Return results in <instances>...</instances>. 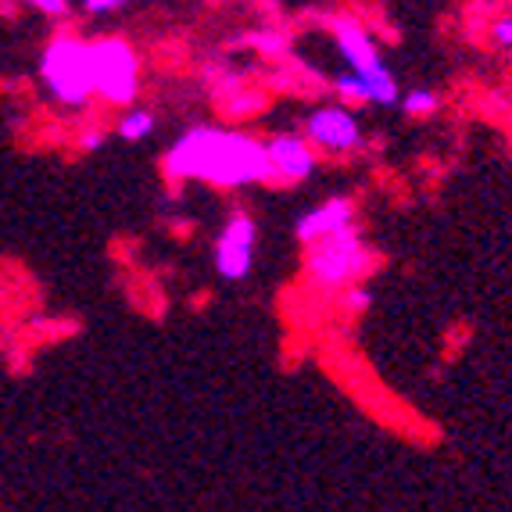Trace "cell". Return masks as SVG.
<instances>
[{"mask_svg": "<svg viewBox=\"0 0 512 512\" xmlns=\"http://www.w3.org/2000/svg\"><path fill=\"white\" fill-rule=\"evenodd\" d=\"M169 180H197L219 190H240L273 180L269 147L251 133L222 126H194L165 151Z\"/></svg>", "mask_w": 512, "mask_h": 512, "instance_id": "6da1fadb", "label": "cell"}, {"mask_svg": "<svg viewBox=\"0 0 512 512\" xmlns=\"http://www.w3.org/2000/svg\"><path fill=\"white\" fill-rule=\"evenodd\" d=\"M369 269H373V248L362 240L359 222L341 233H330V237L316 240V244H308L305 276L323 294H344Z\"/></svg>", "mask_w": 512, "mask_h": 512, "instance_id": "7a4b0ae2", "label": "cell"}, {"mask_svg": "<svg viewBox=\"0 0 512 512\" xmlns=\"http://www.w3.org/2000/svg\"><path fill=\"white\" fill-rule=\"evenodd\" d=\"M43 90L61 108H86L94 101V65H90V40L76 33L54 36L40 54Z\"/></svg>", "mask_w": 512, "mask_h": 512, "instance_id": "3957f363", "label": "cell"}, {"mask_svg": "<svg viewBox=\"0 0 512 512\" xmlns=\"http://www.w3.org/2000/svg\"><path fill=\"white\" fill-rule=\"evenodd\" d=\"M90 65H94L97 101L129 108L140 97V54L122 36L90 40Z\"/></svg>", "mask_w": 512, "mask_h": 512, "instance_id": "277c9868", "label": "cell"}, {"mask_svg": "<svg viewBox=\"0 0 512 512\" xmlns=\"http://www.w3.org/2000/svg\"><path fill=\"white\" fill-rule=\"evenodd\" d=\"M330 33H333V43H337V51L341 58L348 61L351 72H359L362 79H369L373 86V104H398V83L394 76L387 72L384 58L376 51L373 36L366 33L362 22L355 18L341 15V18H330Z\"/></svg>", "mask_w": 512, "mask_h": 512, "instance_id": "5b68a950", "label": "cell"}, {"mask_svg": "<svg viewBox=\"0 0 512 512\" xmlns=\"http://www.w3.org/2000/svg\"><path fill=\"white\" fill-rule=\"evenodd\" d=\"M255 244H258V226L251 215L233 212L222 222L219 237H215V273L222 280H248L255 269Z\"/></svg>", "mask_w": 512, "mask_h": 512, "instance_id": "8992f818", "label": "cell"}, {"mask_svg": "<svg viewBox=\"0 0 512 512\" xmlns=\"http://www.w3.org/2000/svg\"><path fill=\"white\" fill-rule=\"evenodd\" d=\"M305 137L326 154H351L362 147V126L348 104H323V108L308 111Z\"/></svg>", "mask_w": 512, "mask_h": 512, "instance_id": "52a82bcc", "label": "cell"}, {"mask_svg": "<svg viewBox=\"0 0 512 512\" xmlns=\"http://www.w3.org/2000/svg\"><path fill=\"white\" fill-rule=\"evenodd\" d=\"M269 147V165H273V180L301 183L308 180L319 165V147L305 133H276L265 140Z\"/></svg>", "mask_w": 512, "mask_h": 512, "instance_id": "ba28073f", "label": "cell"}, {"mask_svg": "<svg viewBox=\"0 0 512 512\" xmlns=\"http://www.w3.org/2000/svg\"><path fill=\"white\" fill-rule=\"evenodd\" d=\"M348 226H355V201L351 197H330L319 208L301 215L294 233H298V240L308 248V244H316V240L330 237V233L348 230Z\"/></svg>", "mask_w": 512, "mask_h": 512, "instance_id": "9c48e42d", "label": "cell"}, {"mask_svg": "<svg viewBox=\"0 0 512 512\" xmlns=\"http://www.w3.org/2000/svg\"><path fill=\"white\" fill-rule=\"evenodd\" d=\"M212 94H215L219 111H226L230 119H248V115H255V111L265 104L262 90L244 83V79L233 76V72H222V76L212 79Z\"/></svg>", "mask_w": 512, "mask_h": 512, "instance_id": "30bf717a", "label": "cell"}, {"mask_svg": "<svg viewBox=\"0 0 512 512\" xmlns=\"http://www.w3.org/2000/svg\"><path fill=\"white\" fill-rule=\"evenodd\" d=\"M115 133H119L122 140H129V144L147 140L154 133V115L147 108H129L119 119V126H115Z\"/></svg>", "mask_w": 512, "mask_h": 512, "instance_id": "8fae6325", "label": "cell"}, {"mask_svg": "<svg viewBox=\"0 0 512 512\" xmlns=\"http://www.w3.org/2000/svg\"><path fill=\"white\" fill-rule=\"evenodd\" d=\"M248 43L262 54V58H280V54L287 51V36H283V29H255V33L248 36Z\"/></svg>", "mask_w": 512, "mask_h": 512, "instance_id": "7c38bea8", "label": "cell"}, {"mask_svg": "<svg viewBox=\"0 0 512 512\" xmlns=\"http://www.w3.org/2000/svg\"><path fill=\"white\" fill-rule=\"evenodd\" d=\"M402 111L412 119H423V115H434L437 111V94L434 90H409L402 97Z\"/></svg>", "mask_w": 512, "mask_h": 512, "instance_id": "4fadbf2b", "label": "cell"}, {"mask_svg": "<svg viewBox=\"0 0 512 512\" xmlns=\"http://www.w3.org/2000/svg\"><path fill=\"white\" fill-rule=\"evenodd\" d=\"M369 305H373V294L362 291V287H355V283H351L348 291H344V308H348L351 316H359V312H366Z\"/></svg>", "mask_w": 512, "mask_h": 512, "instance_id": "5bb4252c", "label": "cell"}, {"mask_svg": "<svg viewBox=\"0 0 512 512\" xmlns=\"http://www.w3.org/2000/svg\"><path fill=\"white\" fill-rule=\"evenodd\" d=\"M22 4H29V8L40 11V15H47V18L69 15V0H22Z\"/></svg>", "mask_w": 512, "mask_h": 512, "instance_id": "9a60e30c", "label": "cell"}, {"mask_svg": "<svg viewBox=\"0 0 512 512\" xmlns=\"http://www.w3.org/2000/svg\"><path fill=\"white\" fill-rule=\"evenodd\" d=\"M491 40H495L498 47H505V51H512V15L495 18V26H491Z\"/></svg>", "mask_w": 512, "mask_h": 512, "instance_id": "2e32d148", "label": "cell"}, {"mask_svg": "<svg viewBox=\"0 0 512 512\" xmlns=\"http://www.w3.org/2000/svg\"><path fill=\"white\" fill-rule=\"evenodd\" d=\"M104 140H108V133H104L101 126H90L79 133V147H83V151H101Z\"/></svg>", "mask_w": 512, "mask_h": 512, "instance_id": "e0dca14e", "label": "cell"}, {"mask_svg": "<svg viewBox=\"0 0 512 512\" xmlns=\"http://www.w3.org/2000/svg\"><path fill=\"white\" fill-rule=\"evenodd\" d=\"M122 8H126V0H83V11H90V15H111Z\"/></svg>", "mask_w": 512, "mask_h": 512, "instance_id": "ac0fdd59", "label": "cell"}, {"mask_svg": "<svg viewBox=\"0 0 512 512\" xmlns=\"http://www.w3.org/2000/svg\"><path fill=\"white\" fill-rule=\"evenodd\" d=\"M509 122H512V111H509Z\"/></svg>", "mask_w": 512, "mask_h": 512, "instance_id": "d6986e66", "label": "cell"}]
</instances>
